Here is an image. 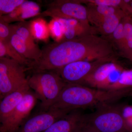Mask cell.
Returning <instances> with one entry per match:
<instances>
[{
    "instance_id": "obj_14",
    "label": "cell",
    "mask_w": 132,
    "mask_h": 132,
    "mask_svg": "<svg viewBox=\"0 0 132 132\" xmlns=\"http://www.w3.org/2000/svg\"><path fill=\"white\" fill-rule=\"evenodd\" d=\"M9 41L22 56L29 60L36 61L40 57L42 50L39 46H31L13 32Z\"/></svg>"
},
{
    "instance_id": "obj_2",
    "label": "cell",
    "mask_w": 132,
    "mask_h": 132,
    "mask_svg": "<svg viewBox=\"0 0 132 132\" xmlns=\"http://www.w3.org/2000/svg\"><path fill=\"white\" fill-rule=\"evenodd\" d=\"M124 107L116 104L101 107L94 112L83 114L81 126L92 132H126Z\"/></svg>"
},
{
    "instance_id": "obj_26",
    "label": "cell",
    "mask_w": 132,
    "mask_h": 132,
    "mask_svg": "<svg viewBox=\"0 0 132 132\" xmlns=\"http://www.w3.org/2000/svg\"><path fill=\"white\" fill-rule=\"evenodd\" d=\"M75 132H92L90 131H88V130H86L85 128L82 127L81 126V124L80 126L78 127L77 130Z\"/></svg>"
},
{
    "instance_id": "obj_15",
    "label": "cell",
    "mask_w": 132,
    "mask_h": 132,
    "mask_svg": "<svg viewBox=\"0 0 132 132\" xmlns=\"http://www.w3.org/2000/svg\"><path fill=\"white\" fill-rule=\"evenodd\" d=\"M87 5L88 19L94 28L97 27L109 15L124 12L119 7Z\"/></svg>"
},
{
    "instance_id": "obj_1",
    "label": "cell",
    "mask_w": 132,
    "mask_h": 132,
    "mask_svg": "<svg viewBox=\"0 0 132 132\" xmlns=\"http://www.w3.org/2000/svg\"><path fill=\"white\" fill-rule=\"evenodd\" d=\"M132 94V88L118 90H102L80 84L67 83L50 109L71 111L116 104Z\"/></svg>"
},
{
    "instance_id": "obj_4",
    "label": "cell",
    "mask_w": 132,
    "mask_h": 132,
    "mask_svg": "<svg viewBox=\"0 0 132 132\" xmlns=\"http://www.w3.org/2000/svg\"><path fill=\"white\" fill-rule=\"evenodd\" d=\"M27 68L7 57L0 58V99L28 85Z\"/></svg>"
},
{
    "instance_id": "obj_24",
    "label": "cell",
    "mask_w": 132,
    "mask_h": 132,
    "mask_svg": "<svg viewBox=\"0 0 132 132\" xmlns=\"http://www.w3.org/2000/svg\"><path fill=\"white\" fill-rule=\"evenodd\" d=\"M12 34L11 24L0 19V41H9Z\"/></svg>"
},
{
    "instance_id": "obj_25",
    "label": "cell",
    "mask_w": 132,
    "mask_h": 132,
    "mask_svg": "<svg viewBox=\"0 0 132 132\" xmlns=\"http://www.w3.org/2000/svg\"><path fill=\"white\" fill-rule=\"evenodd\" d=\"M123 115L127 131L132 132V107H128L125 108L123 111Z\"/></svg>"
},
{
    "instance_id": "obj_13",
    "label": "cell",
    "mask_w": 132,
    "mask_h": 132,
    "mask_svg": "<svg viewBox=\"0 0 132 132\" xmlns=\"http://www.w3.org/2000/svg\"><path fill=\"white\" fill-rule=\"evenodd\" d=\"M40 7L37 3L26 1L11 13L0 16V19L8 24L25 21L26 19L37 16L40 13Z\"/></svg>"
},
{
    "instance_id": "obj_9",
    "label": "cell",
    "mask_w": 132,
    "mask_h": 132,
    "mask_svg": "<svg viewBox=\"0 0 132 132\" xmlns=\"http://www.w3.org/2000/svg\"><path fill=\"white\" fill-rule=\"evenodd\" d=\"M70 112L57 109H50L47 111H40L26 119L16 132H43L54 122Z\"/></svg>"
},
{
    "instance_id": "obj_12",
    "label": "cell",
    "mask_w": 132,
    "mask_h": 132,
    "mask_svg": "<svg viewBox=\"0 0 132 132\" xmlns=\"http://www.w3.org/2000/svg\"><path fill=\"white\" fill-rule=\"evenodd\" d=\"M80 110L71 111L43 132H75L81 124L83 115Z\"/></svg>"
},
{
    "instance_id": "obj_8",
    "label": "cell",
    "mask_w": 132,
    "mask_h": 132,
    "mask_svg": "<svg viewBox=\"0 0 132 132\" xmlns=\"http://www.w3.org/2000/svg\"><path fill=\"white\" fill-rule=\"evenodd\" d=\"M38 100L35 93L29 90L7 119L1 124L0 132H16L28 118Z\"/></svg>"
},
{
    "instance_id": "obj_20",
    "label": "cell",
    "mask_w": 132,
    "mask_h": 132,
    "mask_svg": "<svg viewBox=\"0 0 132 132\" xmlns=\"http://www.w3.org/2000/svg\"><path fill=\"white\" fill-rule=\"evenodd\" d=\"M132 88V69L122 71L118 79L106 90H118Z\"/></svg>"
},
{
    "instance_id": "obj_3",
    "label": "cell",
    "mask_w": 132,
    "mask_h": 132,
    "mask_svg": "<svg viewBox=\"0 0 132 132\" xmlns=\"http://www.w3.org/2000/svg\"><path fill=\"white\" fill-rule=\"evenodd\" d=\"M28 82L40 101V111L49 110L67 84L55 71L33 73L28 78Z\"/></svg>"
},
{
    "instance_id": "obj_27",
    "label": "cell",
    "mask_w": 132,
    "mask_h": 132,
    "mask_svg": "<svg viewBox=\"0 0 132 132\" xmlns=\"http://www.w3.org/2000/svg\"></svg>"
},
{
    "instance_id": "obj_16",
    "label": "cell",
    "mask_w": 132,
    "mask_h": 132,
    "mask_svg": "<svg viewBox=\"0 0 132 132\" xmlns=\"http://www.w3.org/2000/svg\"><path fill=\"white\" fill-rule=\"evenodd\" d=\"M125 16V13L122 12L107 16L98 26L95 28L97 33L104 36H110Z\"/></svg>"
},
{
    "instance_id": "obj_7",
    "label": "cell",
    "mask_w": 132,
    "mask_h": 132,
    "mask_svg": "<svg viewBox=\"0 0 132 132\" xmlns=\"http://www.w3.org/2000/svg\"><path fill=\"white\" fill-rule=\"evenodd\" d=\"M124 69L114 61L104 63L96 69L80 85L88 87L106 90L118 79Z\"/></svg>"
},
{
    "instance_id": "obj_10",
    "label": "cell",
    "mask_w": 132,
    "mask_h": 132,
    "mask_svg": "<svg viewBox=\"0 0 132 132\" xmlns=\"http://www.w3.org/2000/svg\"><path fill=\"white\" fill-rule=\"evenodd\" d=\"M62 27L63 40H72L89 34H97L94 27L89 22L81 21L73 19H55Z\"/></svg>"
},
{
    "instance_id": "obj_23",
    "label": "cell",
    "mask_w": 132,
    "mask_h": 132,
    "mask_svg": "<svg viewBox=\"0 0 132 132\" xmlns=\"http://www.w3.org/2000/svg\"><path fill=\"white\" fill-rule=\"evenodd\" d=\"M79 1L81 3H86L87 5L107 6L120 9L123 0H84Z\"/></svg>"
},
{
    "instance_id": "obj_5",
    "label": "cell",
    "mask_w": 132,
    "mask_h": 132,
    "mask_svg": "<svg viewBox=\"0 0 132 132\" xmlns=\"http://www.w3.org/2000/svg\"><path fill=\"white\" fill-rule=\"evenodd\" d=\"M37 16H50L55 19H73L89 22L87 7L79 1L57 0L50 3L45 11ZM90 23V22H89Z\"/></svg>"
},
{
    "instance_id": "obj_6",
    "label": "cell",
    "mask_w": 132,
    "mask_h": 132,
    "mask_svg": "<svg viewBox=\"0 0 132 132\" xmlns=\"http://www.w3.org/2000/svg\"><path fill=\"white\" fill-rule=\"evenodd\" d=\"M114 58L93 61H79L66 65L56 71L67 83L80 85L85 79L104 63L114 61Z\"/></svg>"
},
{
    "instance_id": "obj_11",
    "label": "cell",
    "mask_w": 132,
    "mask_h": 132,
    "mask_svg": "<svg viewBox=\"0 0 132 132\" xmlns=\"http://www.w3.org/2000/svg\"><path fill=\"white\" fill-rule=\"evenodd\" d=\"M30 90L31 88L28 84L12 92L1 100L0 104L1 124L6 121Z\"/></svg>"
},
{
    "instance_id": "obj_18",
    "label": "cell",
    "mask_w": 132,
    "mask_h": 132,
    "mask_svg": "<svg viewBox=\"0 0 132 132\" xmlns=\"http://www.w3.org/2000/svg\"><path fill=\"white\" fill-rule=\"evenodd\" d=\"M12 32L21 37L29 45L38 47L35 42L31 28V22L26 21L19 22L11 24Z\"/></svg>"
},
{
    "instance_id": "obj_19",
    "label": "cell",
    "mask_w": 132,
    "mask_h": 132,
    "mask_svg": "<svg viewBox=\"0 0 132 132\" xmlns=\"http://www.w3.org/2000/svg\"><path fill=\"white\" fill-rule=\"evenodd\" d=\"M125 34V47L123 56L132 62V18L125 16L122 19Z\"/></svg>"
},
{
    "instance_id": "obj_17",
    "label": "cell",
    "mask_w": 132,
    "mask_h": 132,
    "mask_svg": "<svg viewBox=\"0 0 132 132\" xmlns=\"http://www.w3.org/2000/svg\"><path fill=\"white\" fill-rule=\"evenodd\" d=\"M7 57L27 67L31 61L26 59L17 52L9 40L0 41V58Z\"/></svg>"
},
{
    "instance_id": "obj_22",
    "label": "cell",
    "mask_w": 132,
    "mask_h": 132,
    "mask_svg": "<svg viewBox=\"0 0 132 132\" xmlns=\"http://www.w3.org/2000/svg\"><path fill=\"white\" fill-rule=\"evenodd\" d=\"M26 0H0V16L11 13Z\"/></svg>"
},
{
    "instance_id": "obj_21",
    "label": "cell",
    "mask_w": 132,
    "mask_h": 132,
    "mask_svg": "<svg viewBox=\"0 0 132 132\" xmlns=\"http://www.w3.org/2000/svg\"><path fill=\"white\" fill-rule=\"evenodd\" d=\"M110 36L114 45L123 55L125 47V34L122 20Z\"/></svg>"
}]
</instances>
